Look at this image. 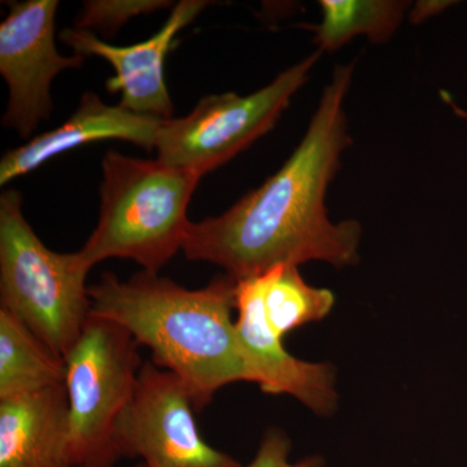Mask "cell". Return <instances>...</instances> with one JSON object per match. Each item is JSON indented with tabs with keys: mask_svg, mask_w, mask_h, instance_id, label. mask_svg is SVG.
Wrapping results in <instances>:
<instances>
[{
	"mask_svg": "<svg viewBox=\"0 0 467 467\" xmlns=\"http://www.w3.org/2000/svg\"><path fill=\"white\" fill-rule=\"evenodd\" d=\"M335 304L333 292L304 281L296 265H276L236 281L235 310L275 339L310 322L321 321Z\"/></svg>",
	"mask_w": 467,
	"mask_h": 467,
	"instance_id": "cell-12",
	"label": "cell"
},
{
	"mask_svg": "<svg viewBox=\"0 0 467 467\" xmlns=\"http://www.w3.org/2000/svg\"><path fill=\"white\" fill-rule=\"evenodd\" d=\"M162 119L138 115L124 107L109 106L94 92H86L78 109L63 125L5 152L0 161V184L29 174L55 156L84 144L119 140L155 150Z\"/></svg>",
	"mask_w": 467,
	"mask_h": 467,
	"instance_id": "cell-10",
	"label": "cell"
},
{
	"mask_svg": "<svg viewBox=\"0 0 467 467\" xmlns=\"http://www.w3.org/2000/svg\"><path fill=\"white\" fill-rule=\"evenodd\" d=\"M135 467H146V465H144V463H140V465H137Z\"/></svg>",
	"mask_w": 467,
	"mask_h": 467,
	"instance_id": "cell-17",
	"label": "cell"
},
{
	"mask_svg": "<svg viewBox=\"0 0 467 467\" xmlns=\"http://www.w3.org/2000/svg\"><path fill=\"white\" fill-rule=\"evenodd\" d=\"M57 0L9 3L0 24V73L8 86L3 124L29 138L52 112L51 84L58 73L76 69L84 57H63L55 46Z\"/></svg>",
	"mask_w": 467,
	"mask_h": 467,
	"instance_id": "cell-8",
	"label": "cell"
},
{
	"mask_svg": "<svg viewBox=\"0 0 467 467\" xmlns=\"http://www.w3.org/2000/svg\"><path fill=\"white\" fill-rule=\"evenodd\" d=\"M140 343L116 322L91 316L66 356L70 467H113L116 425L137 389Z\"/></svg>",
	"mask_w": 467,
	"mask_h": 467,
	"instance_id": "cell-5",
	"label": "cell"
},
{
	"mask_svg": "<svg viewBox=\"0 0 467 467\" xmlns=\"http://www.w3.org/2000/svg\"><path fill=\"white\" fill-rule=\"evenodd\" d=\"M321 24L316 27L319 51H334L358 36L384 42L400 26L408 3L389 0H322Z\"/></svg>",
	"mask_w": 467,
	"mask_h": 467,
	"instance_id": "cell-14",
	"label": "cell"
},
{
	"mask_svg": "<svg viewBox=\"0 0 467 467\" xmlns=\"http://www.w3.org/2000/svg\"><path fill=\"white\" fill-rule=\"evenodd\" d=\"M21 193L0 196V308L66 358L91 312V266L78 252L48 250L23 214Z\"/></svg>",
	"mask_w": 467,
	"mask_h": 467,
	"instance_id": "cell-4",
	"label": "cell"
},
{
	"mask_svg": "<svg viewBox=\"0 0 467 467\" xmlns=\"http://www.w3.org/2000/svg\"><path fill=\"white\" fill-rule=\"evenodd\" d=\"M208 5L204 0H182L174 5L167 23L158 33L137 45H109L94 33L75 27L64 30L60 38L77 55L109 61L115 76L107 81V90L121 94L119 106L138 115L169 119L174 106L165 84V58L173 47L177 34L190 26Z\"/></svg>",
	"mask_w": 467,
	"mask_h": 467,
	"instance_id": "cell-9",
	"label": "cell"
},
{
	"mask_svg": "<svg viewBox=\"0 0 467 467\" xmlns=\"http://www.w3.org/2000/svg\"><path fill=\"white\" fill-rule=\"evenodd\" d=\"M101 171L99 221L79 254L91 267L128 259L159 275L182 251L192 225L187 207L201 175L116 150L104 156Z\"/></svg>",
	"mask_w": 467,
	"mask_h": 467,
	"instance_id": "cell-3",
	"label": "cell"
},
{
	"mask_svg": "<svg viewBox=\"0 0 467 467\" xmlns=\"http://www.w3.org/2000/svg\"><path fill=\"white\" fill-rule=\"evenodd\" d=\"M164 0H90L85 2L77 17L75 29L92 33H116L131 18L169 7Z\"/></svg>",
	"mask_w": 467,
	"mask_h": 467,
	"instance_id": "cell-15",
	"label": "cell"
},
{
	"mask_svg": "<svg viewBox=\"0 0 467 467\" xmlns=\"http://www.w3.org/2000/svg\"><path fill=\"white\" fill-rule=\"evenodd\" d=\"M192 393L175 374L146 362L137 389L116 425L119 456L146 467H242L211 447L196 426Z\"/></svg>",
	"mask_w": 467,
	"mask_h": 467,
	"instance_id": "cell-7",
	"label": "cell"
},
{
	"mask_svg": "<svg viewBox=\"0 0 467 467\" xmlns=\"http://www.w3.org/2000/svg\"><path fill=\"white\" fill-rule=\"evenodd\" d=\"M66 359L0 308V399L66 383Z\"/></svg>",
	"mask_w": 467,
	"mask_h": 467,
	"instance_id": "cell-13",
	"label": "cell"
},
{
	"mask_svg": "<svg viewBox=\"0 0 467 467\" xmlns=\"http://www.w3.org/2000/svg\"><path fill=\"white\" fill-rule=\"evenodd\" d=\"M319 57L321 51L309 55L247 97L209 95L189 115L162 119L155 144L159 160L201 177L226 164L272 130Z\"/></svg>",
	"mask_w": 467,
	"mask_h": 467,
	"instance_id": "cell-6",
	"label": "cell"
},
{
	"mask_svg": "<svg viewBox=\"0 0 467 467\" xmlns=\"http://www.w3.org/2000/svg\"><path fill=\"white\" fill-rule=\"evenodd\" d=\"M353 66L335 69L303 140L284 167L225 213L190 225L184 256L223 267L235 281L276 265L358 263L361 225L331 223L325 196L350 144L344 113Z\"/></svg>",
	"mask_w": 467,
	"mask_h": 467,
	"instance_id": "cell-1",
	"label": "cell"
},
{
	"mask_svg": "<svg viewBox=\"0 0 467 467\" xmlns=\"http://www.w3.org/2000/svg\"><path fill=\"white\" fill-rule=\"evenodd\" d=\"M66 383L0 399V467H70Z\"/></svg>",
	"mask_w": 467,
	"mask_h": 467,
	"instance_id": "cell-11",
	"label": "cell"
},
{
	"mask_svg": "<svg viewBox=\"0 0 467 467\" xmlns=\"http://www.w3.org/2000/svg\"><path fill=\"white\" fill-rule=\"evenodd\" d=\"M291 441L278 429L267 430L264 435L256 456L245 467H324L325 461L319 456H309L292 462L290 461Z\"/></svg>",
	"mask_w": 467,
	"mask_h": 467,
	"instance_id": "cell-16",
	"label": "cell"
},
{
	"mask_svg": "<svg viewBox=\"0 0 467 467\" xmlns=\"http://www.w3.org/2000/svg\"><path fill=\"white\" fill-rule=\"evenodd\" d=\"M235 290L229 275L187 290L147 272L129 281L104 273L88 287L90 315L116 322L149 347L153 364L180 378L201 411L227 384L259 382L233 319Z\"/></svg>",
	"mask_w": 467,
	"mask_h": 467,
	"instance_id": "cell-2",
	"label": "cell"
}]
</instances>
